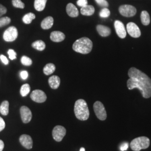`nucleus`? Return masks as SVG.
Listing matches in <instances>:
<instances>
[{
    "label": "nucleus",
    "instance_id": "1",
    "mask_svg": "<svg viewBox=\"0 0 151 151\" xmlns=\"http://www.w3.org/2000/svg\"><path fill=\"white\" fill-rule=\"evenodd\" d=\"M128 76L130 78L127 81V87L129 90L138 88L144 98L151 97V79L148 76L135 67H132L128 71Z\"/></svg>",
    "mask_w": 151,
    "mask_h": 151
},
{
    "label": "nucleus",
    "instance_id": "2",
    "mask_svg": "<svg viewBox=\"0 0 151 151\" xmlns=\"http://www.w3.org/2000/svg\"><path fill=\"white\" fill-rule=\"evenodd\" d=\"M93 44L89 38L83 37L77 39L73 44L74 51L81 54H86L91 52Z\"/></svg>",
    "mask_w": 151,
    "mask_h": 151
},
{
    "label": "nucleus",
    "instance_id": "3",
    "mask_svg": "<svg viewBox=\"0 0 151 151\" xmlns=\"http://www.w3.org/2000/svg\"><path fill=\"white\" fill-rule=\"evenodd\" d=\"M76 116L78 120L85 121L88 119L90 111L86 102L83 99H79L76 101L74 107Z\"/></svg>",
    "mask_w": 151,
    "mask_h": 151
},
{
    "label": "nucleus",
    "instance_id": "4",
    "mask_svg": "<svg viewBox=\"0 0 151 151\" xmlns=\"http://www.w3.org/2000/svg\"><path fill=\"white\" fill-rule=\"evenodd\" d=\"M150 145V140L146 137H139L134 139L130 142V146L133 151H140L145 150Z\"/></svg>",
    "mask_w": 151,
    "mask_h": 151
},
{
    "label": "nucleus",
    "instance_id": "5",
    "mask_svg": "<svg viewBox=\"0 0 151 151\" xmlns=\"http://www.w3.org/2000/svg\"><path fill=\"white\" fill-rule=\"evenodd\" d=\"M93 110L97 118L100 120H105L107 118V114L103 103L96 101L93 104Z\"/></svg>",
    "mask_w": 151,
    "mask_h": 151
},
{
    "label": "nucleus",
    "instance_id": "6",
    "mask_svg": "<svg viewBox=\"0 0 151 151\" xmlns=\"http://www.w3.org/2000/svg\"><path fill=\"white\" fill-rule=\"evenodd\" d=\"M18 36V32L15 27H10L7 29L4 33L3 38L7 42H12L15 40Z\"/></svg>",
    "mask_w": 151,
    "mask_h": 151
},
{
    "label": "nucleus",
    "instance_id": "7",
    "mask_svg": "<svg viewBox=\"0 0 151 151\" xmlns=\"http://www.w3.org/2000/svg\"><path fill=\"white\" fill-rule=\"evenodd\" d=\"M119 11L122 16L129 17L135 15L137 13V9L133 6L123 5L119 7Z\"/></svg>",
    "mask_w": 151,
    "mask_h": 151
},
{
    "label": "nucleus",
    "instance_id": "8",
    "mask_svg": "<svg viewBox=\"0 0 151 151\" xmlns=\"http://www.w3.org/2000/svg\"><path fill=\"white\" fill-rule=\"evenodd\" d=\"M66 134V129L65 127L57 125L55 127L52 132V135L55 140L57 142H60L63 139Z\"/></svg>",
    "mask_w": 151,
    "mask_h": 151
},
{
    "label": "nucleus",
    "instance_id": "9",
    "mask_svg": "<svg viewBox=\"0 0 151 151\" xmlns=\"http://www.w3.org/2000/svg\"><path fill=\"white\" fill-rule=\"evenodd\" d=\"M30 97L32 101L38 103H44L47 100L46 94L40 90L33 91L30 95Z\"/></svg>",
    "mask_w": 151,
    "mask_h": 151
},
{
    "label": "nucleus",
    "instance_id": "10",
    "mask_svg": "<svg viewBox=\"0 0 151 151\" xmlns=\"http://www.w3.org/2000/svg\"><path fill=\"white\" fill-rule=\"evenodd\" d=\"M127 30L130 35L133 38H139L141 35V32L139 27L135 23L130 22L127 25Z\"/></svg>",
    "mask_w": 151,
    "mask_h": 151
},
{
    "label": "nucleus",
    "instance_id": "11",
    "mask_svg": "<svg viewBox=\"0 0 151 151\" xmlns=\"http://www.w3.org/2000/svg\"><path fill=\"white\" fill-rule=\"evenodd\" d=\"M22 121L24 123H29L32 119V113L31 110L27 106H22L20 110Z\"/></svg>",
    "mask_w": 151,
    "mask_h": 151
},
{
    "label": "nucleus",
    "instance_id": "12",
    "mask_svg": "<svg viewBox=\"0 0 151 151\" xmlns=\"http://www.w3.org/2000/svg\"><path fill=\"white\" fill-rule=\"evenodd\" d=\"M114 27L115 29L116 32L119 38L124 39L126 37V29H125L124 25L122 22L119 20H116L114 22Z\"/></svg>",
    "mask_w": 151,
    "mask_h": 151
},
{
    "label": "nucleus",
    "instance_id": "13",
    "mask_svg": "<svg viewBox=\"0 0 151 151\" xmlns=\"http://www.w3.org/2000/svg\"><path fill=\"white\" fill-rule=\"evenodd\" d=\"M19 140L22 146L24 147L25 148L28 150L32 148L33 142L32 138L30 135L27 134L21 135L19 138Z\"/></svg>",
    "mask_w": 151,
    "mask_h": 151
},
{
    "label": "nucleus",
    "instance_id": "14",
    "mask_svg": "<svg viewBox=\"0 0 151 151\" xmlns=\"http://www.w3.org/2000/svg\"><path fill=\"white\" fill-rule=\"evenodd\" d=\"M50 39L54 42H60L65 40V34L59 31H54L50 34Z\"/></svg>",
    "mask_w": 151,
    "mask_h": 151
},
{
    "label": "nucleus",
    "instance_id": "15",
    "mask_svg": "<svg viewBox=\"0 0 151 151\" xmlns=\"http://www.w3.org/2000/svg\"><path fill=\"white\" fill-rule=\"evenodd\" d=\"M66 11L68 16L72 17H76L78 16L79 12L75 6L73 4L70 3L66 7Z\"/></svg>",
    "mask_w": 151,
    "mask_h": 151
},
{
    "label": "nucleus",
    "instance_id": "16",
    "mask_svg": "<svg viewBox=\"0 0 151 151\" xmlns=\"http://www.w3.org/2000/svg\"><path fill=\"white\" fill-rule=\"evenodd\" d=\"M97 32L103 37H106L111 34V30L109 27L103 25H98L96 27Z\"/></svg>",
    "mask_w": 151,
    "mask_h": 151
},
{
    "label": "nucleus",
    "instance_id": "17",
    "mask_svg": "<svg viewBox=\"0 0 151 151\" xmlns=\"http://www.w3.org/2000/svg\"><path fill=\"white\" fill-rule=\"evenodd\" d=\"M49 85L53 89H57L60 85V80L57 76H52L48 80Z\"/></svg>",
    "mask_w": 151,
    "mask_h": 151
},
{
    "label": "nucleus",
    "instance_id": "18",
    "mask_svg": "<svg viewBox=\"0 0 151 151\" xmlns=\"http://www.w3.org/2000/svg\"><path fill=\"white\" fill-rule=\"evenodd\" d=\"M54 19L52 16H48L45 18L41 23V27L44 30H48L53 27Z\"/></svg>",
    "mask_w": 151,
    "mask_h": 151
},
{
    "label": "nucleus",
    "instance_id": "19",
    "mask_svg": "<svg viewBox=\"0 0 151 151\" xmlns=\"http://www.w3.org/2000/svg\"><path fill=\"white\" fill-rule=\"evenodd\" d=\"M95 12V8L93 6L87 5L81 7V13L85 16H91Z\"/></svg>",
    "mask_w": 151,
    "mask_h": 151
},
{
    "label": "nucleus",
    "instance_id": "20",
    "mask_svg": "<svg viewBox=\"0 0 151 151\" xmlns=\"http://www.w3.org/2000/svg\"><path fill=\"white\" fill-rule=\"evenodd\" d=\"M140 19H141V22L143 24V25L147 26L150 24L151 19H150V15L147 11H143L141 12Z\"/></svg>",
    "mask_w": 151,
    "mask_h": 151
},
{
    "label": "nucleus",
    "instance_id": "21",
    "mask_svg": "<svg viewBox=\"0 0 151 151\" xmlns=\"http://www.w3.org/2000/svg\"><path fill=\"white\" fill-rule=\"evenodd\" d=\"M47 0H35L34 7L35 10L38 11L43 10L45 7Z\"/></svg>",
    "mask_w": 151,
    "mask_h": 151
},
{
    "label": "nucleus",
    "instance_id": "22",
    "mask_svg": "<svg viewBox=\"0 0 151 151\" xmlns=\"http://www.w3.org/2000/svg\"><path fill=\"white\" fill-rule=\"evenodd\" d=\"M9 112V103L8 101H3L0 105V113L3 115H7Z\"/></svg>",
    "mask_w": 151,
    "mask_h": 151
},
{
    "label": "nucleus",
    "instance_id": "23",
    "mask_svg": "<svg viewBox=\"0 0 151 151\" xmlns=\"http://www.w3.org/2000/svg\"><path fill=\"white\" fill-rule=\"evenodd\" d=\"M55 70V66L53 63H48L44 67L43 72L45 75H50L52 74Z\"/></svg>",
    "mask_w": 151,
    "mask_h": 151
},
{
    "label": "nucleus",
    "instance_id": "24",
    "mask_svg": "<svg viewBox=\"0 0 151 151\" xmlns=\"http://www.w3.org/2000/svg\"><path fill=\"white\" fill-rule=\"evenodd\" d=\"M32 47L39 51H43L45 48V44L42 40H37L32 43Z\"/></svg>",
    "mask_w": 151,
    "mask_h": 151
},
{
    "label": "nucleus",
    "instance_id": "25",
    "mask_svg": "<svg viewBox=\"0 0 151 151\" xmlns=\"http://www.w3.org/2000/svg\"><path fill=\"white\" fill-rule=\"evenodd\" d=\"M35 19V14H34L32 12H30L24 16V17H22V21L26 24H29Z\"/></svg>",
    "mask_w": 151,
    "mask_h": 151
},
{
    "label": "nucleus",
    "instance_id": "26",
    "mask_svg": "<svg viewBox=\"0 0 151 151\" xmlns=\"http://www.w3.org/2000/svg\"><path fill=\"white\" fill-rule=\"evenodd\" d=\"M30 91V86L29 84L26 83L22 86L20 89V94L22 97L27 96Z\"/></svg>",
    "mask_w": 151,
    "mask_h": 151
},
{
    "label": "nucleus",
    "instance_id": "27",
    "mask_svg": "<svg viewBox=\"0 0 151 151\" xmlns=\"http://www.w3.org/2000/svg\"><path fill=\"white\" fill-rule=\"evenodd\" d=\"M11 22V19L9 17H3L0 18V27H4L9 24Z\"/></svg>",
    "mask_w": 151,
    "mask_h": 151
},
{
    "label": "nucleus",
    "instance_id": "28",
    "mask_svg": "<svg viewBox=\"0 0 151 151\" xmlns=\"http://www.w3.org/2000/svg\"><path fill=\"white\" fill-rule=\"evenodd\" d=\"M21 62L22 65H27V66L31 65H32V60L25 55H24L21 58Z\"/></svg>",
    "mask_w": 151,
    "mask_h": 151
},
{
    "label": "nucleus",
    "instance_id": "29",
    "mask_svg": "<svg viewBox=\"0 0 151 151\" xmlns=\"http://www.w3.org/2000/svg\"><path fill=\"white\" fill-rule=\"evenodd\" d=\"M12 4L14 7L16 8H19V9H24L25 7L24 4L22 2L21 0H12Z\"/></svg>",
    "mask_w": 151,
    "mask_h": 151
},
{
    "label": "nucleus",
    "instance_id": "30",
    "mask_svg": "<svg viewBox=\"0 0 151 151\" xmlns=\"http://www.w3.org/2000/svg\"><path fill=\"white\" fill-rule=\"evenodd\" d=\"M110 11L107 7H104L100 12V16L103 18H106L110 16Z\"/></svg>",
    "mask_w": 151,
    "mask_h": 151
},
{
    "label": "nucleus",
    "instance_id": "31",
    "mask_svg": "<svg viewBox=\"0 0 151 151\" xmlns=\"http://www.w3.org/2000/svg\"><path fill=\"white\" fill-rule=\"evenodd\" d=\"M97 5L104 7H107L109 6V4L106 0H95Z\"/></svg>",
    "mask_w": 151,
    "mask_h": 151
},
{
    "label": "nucleus",
    "instance_id": "32",
    "mask_svg": "<svg viewBox=\"0 0 151 151\" xmlns=\"http://www.w3.org/2000/svg\"><path fill=\"white\" fill-rule=\"evenodd\" d=\"M9 54V58L11 60H14L16 59V53L13 49H9L7 52Z\"/></svg>",
    "mask_w": 151,
    "mask_h": 151
},
{
    "label": "nucleus",
    "instance_id": "33",
    "mask_svg": "<svg viewBox=\"0 0 151 151\" xmlns=\"http://www.w3.org/2000/svg\"><path fill=\"white\" fill-rule=\"evenodd\" d=\"M87 0H78L77 2V5L80 6L81 7L87 5Z\"/></svg>",
    "mask_w": 151,
    "mask_h": 151
},
{
    "label": "nucleus",
    "instance_id": "34",
    "mask_svg": "<svg viewBox=\"0 0 151 151\" xmlns=\"http://www.w3.org/2000/svg\"><path fill=\"white\" fill-rule=\"evenodd\" d=\"M0 59H1V60L2 61V62L4 65H7L9 63V60L7 58V57L4 55H0Z\"/></svg>",
    "mask_w": 151,
    "mask_h": 151
},
{
    "label": "nucleus",
    "instance_id": "35",
    "mask_svg": "<svg viewBox=\"0 0 151 151\" xmlns=\"http://www.w3.org/2000/svg\"><path fill=\"white\" fill-rule=\"evenodd\" d=\"M28 72L27 70H22L20 72V77L22 80H27L28 77Z\"/></svg>",
    "mask_w": 151,
    "mask_h": 151
},
{
    "label": "nucleus",
    "instance_id": "36",
    "mask_svg": "<svg viewBox=\"0 0 151 151\" xmlns=\"http://www.w3.org/2000/svg\"><path fill=\"white\" fill-rule=\"evenodd\" d=\"M7 12V9L5 6L0 4V16H2Z\"/></svg>",
    "mask_w": 151,
    "mask_h": 151
},
{
    "label": "nucleus",
    "instance_id": "37",
    "mask_svg": "<svg viewBox=\"0 0 151 151\" xmlns=\"http://www.w3.org/2000/svg\"><path fill=\"white\" fill-rule=\"evenodd\" d=\"M5 122L1 116H0V132L5 129Z\"/></svg>",
    "mask_w": 151,
    "mask_h": 151
},
{
    "label": "nucleus",
    "instance_id": "38",
    "mask_svg": "<svg viewBox=\"0 0 151 151\" xmlns=\"http://www.w3.org/2000/svg\"><path fill=\"white\" fill-rule=\"evenodd\" d=\"M129 147V145L127 143H124L120 146V150L122 151H126Z\"/></svg>",
    "mask_w": 151,
    "mask_h": 151
},
{
    "label": "nucleus",
    "instance_id": "39",
    "mask_svg": "<svg viewBox=\"0 0 151 151\" xmlns=\"http://www.w3.org/2000/svg\"><path fill=\"white\" fill-rule=\"evenodd\" d=\"M4 148V143L2 140L0 139V151H3Z\"/></svg>",
    "mask_w": 151,
    "mask_h": 151
},
{
    "label": "nucleus",
    "instance_id": "40",
    "mask_svg": "<svg viewBox=\"0 0 151 151\" xmlns=\"http://www.w3.org/2000/svg\"><path fill=\"white\" fill-rule=\"evenodd\" d=\"M80 151H85V149L84 148L82 147V148H81V149H80Z\"/></svg>",
    "mask_w": 151,
    "mask_h": 151
}]
</instances>
